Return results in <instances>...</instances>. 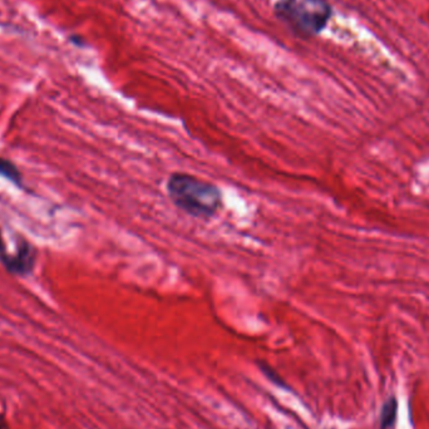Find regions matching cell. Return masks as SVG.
Wrapping results in <instances>:
<instances>
[{"label": "cell", "instance_id": "obj_7", "mask_svg": "<svg viewBox=\"0 0 429 429\" xmlns=\"http://www.w3.org/2000/svg\"><path fill=\"white\" fill-rule=\"evenodd\" d=\"M6 421H4V418H3V415H0V429H6Z\"/></svg>", "mask_w": 429, "mask_h": 429}, {"label": "cell", "instance_id": "obj_5", "mask_svg": "<svg viewBox=\"0 0 429 429\" xmlns=\"http://www.w3.org/2000/svg\"><path fill=\"white\" fill-rule=\"evenodd\" d=\"M0 176L14 184L15 186L23 188L24 181H23L22 172L8 158L0 157Z\"/></svg>", "mask_w": 429, "mask_h": 429}, {"label": "cell", "instance_id": "obj_6", "mask_svg": "<svg viewBox=\"0 0 429 429\" xmlns=\"http://www.w3.org/2000/svg\"><path fill=\"white\" fill-rule=\"evenodd\" d=\"M9 255H10V254H8L7 246H6V241H4L3 232H1V229H0V263L3 264V263H4L6 260H7Z\"/></svg>", "mask_w": 429, "mask_h": 429}, {"label": "cell", "instance_id": "obj_2", "mask_svg": "<svg viewBox=\"0 0 429 429\" xmlns=\"http://www.w3.org/2000/svg\"><path fill=\"white\" fill-rule=\"evenodd\" d=\"M274 15L294 36L308 39L327 28L333 8L328 0H278Z\"/></svg>", "mask_w": 429, "mask_h": 429}, {"label": "cell", "instance_id": "obj_1", "mask_svg": "<svg viewBox=\"0 0 429 429\" xmlns=\"http://www.w3.org/2000/svg\"><path fill=\"white\" fill-rule=\"evenodd\" d=\"M165 188L172 205L193 219L211 220L223 208L219 186L187 172L171 173Z\"/></svg>", "mask_w": 429, "mask_h": 429}, {"label": "cell", "instance_id": "obj_3", "mask_svg": "<svg viewBox=\"0 0 429 429\" xmlns=\"http://www.w3.org/2000/svg\"><path fill=\"white\" fill-rule=\"evenodd\" d=\"M36 251L32 243L19 237L14 255H9L3 263L7 272L16 276H28L36 267Z\"/></svg>", "mask_w": 429, "mask_h": 429}, {"label": "cell", "instance_id": "obj_4", "mask_svg": "<svg viewBox=\"0 0 429 429\" xmlns=\"http://www.w3.org/2000/svg\"><path fill=\"white\" fill-rule=\"evenodd\" d=\"M398 418V401L395 395L386 398L380 409V429H393Z\"/></svg>", "mask_w": 429, "mask_h": 429}]
</instances>
